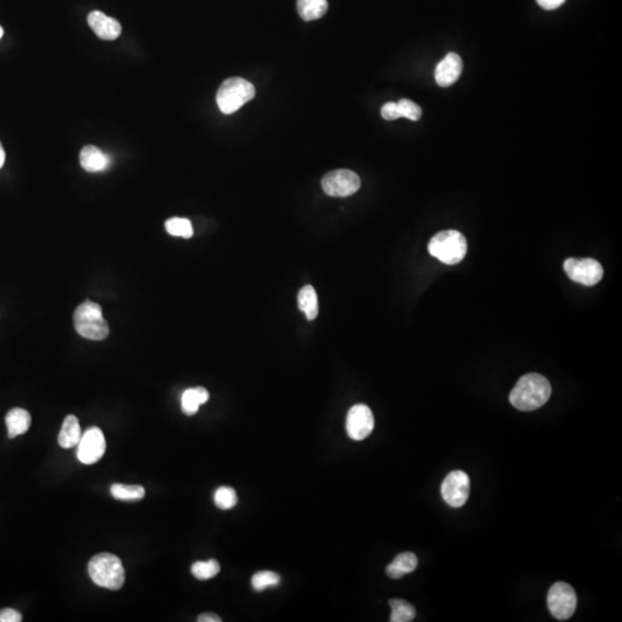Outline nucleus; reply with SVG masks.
<instances>
[{"label": "nucleus", "instance_id": "obj_1", "mask_svg": "<svg viewBox=\"0 0 622 622\" xmlns=\"http://www.w3.org/2000/svg\"><path fill=\"white\" fill-rule=\"evenodd\" d=\"M552 389L544 376L528 373L521 377L510 394L513 407L521 412H533L540 408L550 399Z\"/></svg>", "mask_w": 622, "mask_h": 622}, {"label": "nucleus", "instance_id": "obj_2", "mask_svg": "<svg viewBox=\"0 0 622 622\" xmlns=\"http://www.w3.org/2000/svg\"><path fill=\"white\" fill-rule=\"evenodd\" d=\"M88 572L96 586L109 590L121 589L125 583V568L119 556L112 553H99L92 556Z\"/></svg>", "mask_w": 622, "mask_h": 622}, {"label": "nucleus", "instance_id": "obj_3", "mask_svg": "<svg viewBox=\"0 0 622 622\" xmlns=\"http://www.w3.org/2000/svg\"><path fill=\"white\" fill-rule=\"evenodd\" d=\"M74 326L80 336L94 341L106 339L110 334L109 324L103 317L102 306L91 301H84L76 308Z\"/></svg>", "mask_w": 622, "mask_h": 622}, {"label": "nucleus", "instance_id": "obj_4", "mask_svg": "<svg viewBox=\"0 0 622 622\" xmlns=\"http://www.w3.org/2000/svg\"><path fill=\"white\" fill-rule=\"evenodd\" d=\"M431 256L447 265H455L464 260L468 244L464 234L455 230H443L432 237L428 246Z\"/></svg>", "mask_w": 622, "mask_h": 622}, {"label": "nucleus", "instance_id": "obj_5", "mask_svg": "<svg viewBox=\"0 0 622 622\" xmlns=\"http://www.w3.org/2000/svg\"><path fill=\"white\" fill-rule=\"evenodd\" d=\"M255 87L242 77H230L221 83L217 92L218 108L224 114H232L255 97Z\"/></svg>", "mask_w": 622, "mask_h": 622}, {"label": "nucleus", "instance_id": "obj_6", "mask_svg": "<svg viewBox=\"0 0 622 622\" xmlns=\"http://www.w3.org/2000/svg\"><path fill=\"white\" fill-rule=\"evenodd\" d=\"M577 605V597L573 588L565 582H556L547 593V606L553 618L565 621L572 618Z\"/></svg>", "mask_w": 622, "mask_h": 622}, {"label": "nucleus", "instance_id": "obj_7", "mask_svg": "<svg viewBox=\"0 0 622 622\" xmlns=\"http://www.w3.org/2000/svg\"><path fill=\"white\" fill-rule=\"evenodd\" d=\"M323 191L332 198H347L355 194L361 187V179L350 170L329 172L323 178Z\"/></svg>", "mask_w": 622, "mask_h": 622}, {"label": "nucleus", "instance_id": "obj_8", "mask_svg": "<svg viewBox=\"0 0 622 622\" xmlns=\"http://www.w3.org/2000/svg\"><path fill=\"white\" fill-rule=\"evenodd\" d=\"M563 270L575 283L593 286L602 280V264L593 258H568L563 263Z\"/></svg>", "mask_w": 622, "mask_h": 622}, {"label": "nucleus", "instance_id": "obj_9", "mask_svg": "<svg viewBox=\"0 0 622 622\" xmlns=\"http://www.w3.org/2000/svg\"><path fill=\"white\" fill-rule=\"evenodd\" d=\"M471 494V478L464 471H454L441 484V496L446 504L454 508L464 506Z\"/></svg>", "mask_w": 622, "mask_h": 622}, {"label": "nucleus", "instance_id": "obj_10", "mask_svg": "<svg viewBox=\"0 0 622 622\" xmlns=\"http://www.w3.org/2000/svg\"><path fill=\"white\" fill-rule=\"evenodd\" d=\"M375 428V418L371 409L366 405L353 406L346 420V429L349 438L353 440L360 441L371 435Z\"/></svg>", "mask_w": 622, "mask_h": 622}, {"label": "nucleus", "instance_id": "obj_11", "mask_svg": "<svg viewBox=\"0 0 622 622\" xmlns=\"http://www.w3.org/2000/svg\"><path fill=\"white\" fill-rule=\"evenodd\" d=\"M106 441L103 431L97 427L88 429L77 444V459L84 464L98 462L105 453Z\"/></svg>", "mask_w": 622, "mask_h": 622}, {"label": "nucleus", "instance_id": "obj_12", "mask_svg": "<svg viewBox=\"0 0 622 622\" xmlns=\"http://www.w3.org/2000/svg\"><path fill=\"white\" fill-rule=\"evenodd\" d=\"M464 69V63L458 53H448L436 67L435 79L438 86L446 88L458 81Z\"/></svg>", "mask_w": 622, "mask_h": 622}, {"label": "nucleus", "instance_id": "obj_13", "mask_svg": "<svg viewBox=\"0 0 622 622\" xmlns=\"http://www.w3.org/2000/svg\"><path fill=\"white\" fill-rule=\"evenodd\" d=\"M88 23L96 36L103 40H117L121 34L120 23L99 10H94L88 15Z\"/></svg>", "mask_w": 622, "mask_h": 622}, {"label": "nucleus", "instance_id": "obj_14", "mask_svg": "<svg viewBox=\"0 0 622 622\" xmlns=\"http://www.w3.org/2000/svg\"><path fill=\"white\" fill-rule=\"evenodd\" d=\"M80 163L83 170L97 173L108 170L111 164V159L95 145H86L80 152Z\"/></svg>", "mask_w": 622, "mask_h": 622}, {"label": "nucleus", "instance_id": "obj_15", "mask_svg": "<svg viewBox=\"0 0 622 622\" xmlns=\"http://www.w3.org/2000/svg\"><path fill=\"white\" fill-rule=\"evenodd\" d=\"M5 422H6L8 438L13 439L17 436L26 434L29 430L30 424H31V416L26 409L13 408L7 413Z\"/></svg>", "mask_w": 622, "mask_h": 622}, {"label": "nucleus", "instance_id": "obj_16", "mask_svg": "<svg viewBox=\"0 0 622 622\" xmlns=\"http://www.w3.org/2000/svg\"><path fill=\"white\" fill-rule=\"evenodd\" d=\"M82 437L79 420L74 415H68L64 421L63 427L58 436V444L63 448H73L77 446Z\"/></svg>", "mask_w": 622, "mask_h": 622}, {"label": "nucleus", "instance_id": "obj_17", "mask_svg": "<svg viewBox=\"0 0 622 622\" xmlns=\"http://www.w3.org/2000/svg\"><path fill=\"white\" fill-rule=\"evenodd\" d=\"M417 556L412 552L400 553L389 566L386 567V574L391 579H401L406 574H410L417 567Z\"/></svg>", "mask_w": 622, "mask_h": 622}, {"label": "nucleus", "instance_id": "obj_18", "mask_svg": "<svg viewBox=\"0 0 622 622\" xmlns=\"http://www.w3.org/2000/svg\"><path fill=\"white\" fill-rule=\"evenodd\" d=\"M209 398H210L209 392L202 386L186 390L182 397V412L187 416H193L198 412L200 406L205 403Z\"/></svg>", "mask_w": 622, "mask_h": 622}, {"label": "nucleus", "instance_id": "obj_19", "mask_svg": "<svg viewBox=\"0 0 622 622\" xmlns=\"http://www.w3.org/2000/svg\"><path fill=\"white\" fill-rule=\"evenodd\" d=\"M297 304L299 309L306 315V320H313L318 316V297L313 286L306 285L299 290Z\"/></svg>", "mask_w": 622, "mask_h": 622}, {"label": "nucleus", "instance_id": "obj_20", "mask_svg": "<svg viewBox=\"0 0 622 622\" xmlns=\"http://www.w3.org/2000/svg\"><path fill=\"white\" fill-rule=\"evenodd\" d=\"M329 7L326 0H297V12L304 21L318 20Z\"/></svg>", "mask_w": 622, "mask_h": 622}, {"label": "nucleus", "instance_id": "obj_21", "mask_svg": "<svg viewBox=\"0 0 622 622\" xmlns=\"http://www.w3.org/2000/svg\"><path fill=\"white\" fill-rule=\"evenodd\" d=\"M111 494L117 501H141L145 496V487L141 485H126V484H113L111 487Z\"/></svg>", "mask_w": 622, "mask_h": 622}, {"label": "nucleus", "instance_id": "obj_22", "mask_svg": "<svg viewBox=\"0 0 622 622\" xmlns=\"http://www.w3.org/2000/svg\"><path fill=\"white\" fill-rule=\"evenodd\" d=\"M390 606L392 609L390 621L410 622L415 619L416 611L410 602H406L403 599H391Z\"/></svg>", "mask_w": 622, "mask_h": 622}, {"label": "nucleus", "instance_id": "obj_23", "mask_svg": "<svg viewBox=\"0 0 622 622\" xmlns=\"http://www.w3.org/2000/svg\"><path fill=\"white\" fill-rule=\"evenodd\" d=\"M165 228L168 230V233L171 234L173 237L189 239L194 235V228H193L191 221L187 218H170L165 223Z\"/></svg>", "mask_w": 622, "mask_h": 622}, {"label": "nucleus", "instance_id": "obj_24", "mask_svg": "<svg viewBox=\"0 0 622 622\" xmlns=\"http://www.w3.org/2000/svg\"><path fill=\"white\" fill-rule=\"evenodd\" d=\"M221 572V565L217 560L210 559L207 561H196L191 566V574L198 579L207 581L214 579Z\"/></svg>", "mask_w": 622, "mask_h": 622}, {"label": "nucleus", "instance_id": "obj_25", "mask_svg": "<svg viewBox=\"0 0 622 622\" xmlns=\"http://www.w3.org/2000/svg\"><path fill=\"white\" fill-rule=\"evenodd\" d=\"M280 583V576L271 570H262L253 574L251 586L255 591H264L271 586H276Z\"/></svg>", "mask_w": 622, "mask_h": 622}, {"label": "nucleus", "instance_id": "obj_26", "mask_svg": "<svg viewBox=\"0 0 622 622\" xmlns=\"http://www.w3.org/2000/svg\"><path fill=\"white\" fill-rule=\"evenodd\" d=\"M214 504L221 510H230L237 504V492L233 487H221L214 494Z\"/></svg>", "mask_w": 622, "mask_h": 622}, {"label": "nucleus", "instance_id": "obj_27", "mask_svg": "<svg viewBox=\"0 0 622 622\" xmlns=\"http://www.w3.org/2000/svg\"><path fill=\"white\" fill-rule=\"evenodd\" d=\"M399 110L401 113V118H407L413 121H417L422 117V109L416 103L410 99H400L398 102Z\"/></svg>", "mask_w": 622, "mask_h": 622}, {"label": "nucleus", "instance_id": "obj_28", "mask_svg": "<svg viewBox=\"0 0 622 622\" xmlns=\"http://www.w3.org/2000/svg\"><path fill=\"white\" fill-rule=\"evenodd\" d=\"M380 113H382L383 118L385 119V120H389V121L401 118V113H400V110H399L398 103H386L385 105L383 106Z\"/></svg>", "mask_w": 622, "mask_h": 622}, {"label": "nucleus", "instance_id": "obj_29", "mask_svg": "<svg viewBox=\"0 0 622 622\" xmlns=\"http://www.w3.org/2000/svg\"><path fill=\"white\" fill-rule=\"evenodd\" d=\"M22 621V614L17 612V609H0V622H20Z\"/></svg>", "mask_w": 622, "mask_h": 622}, {"label": "nucleus", "instance_id": "obj_30", "mask_svg": "<svg viewBox=\"0 0 622 622\" xmlns=\"http://www.w3.org/2000/svg\"><path fill=\"white\" fill-rule=\"evenodd\" d=\"M536 1L540 7L547 10H556L565 3V0H536Z\"/></svg>", "mask_w": 622, "mask_h": 622}, {"label": "nucleus", "instance_id": "obj_31", "mask_svg": "<svg viewBox=\"0 0 622 622\" xmlns=\"http://www.w3.org/2000/svg\"><path fill=\"white\" fill-rule=\"evenodd\" d=\"M198 621L200 622H221V616H218L217 614H214V613H203L201 616H198Z\"/></svg>", "mask_w": 622, "mask_h": 622}, {"label": "nucleus", "instance_id": "obj_32", "mask_svg": "<svg viewBox=\"0 0 622 622\" xmlns=\"http://www.w3.org/2000/svg\"><path fill=\"white\" fill-rule=\"evenodd\" d=\"M5 159H6V155H5V150H3L1 142H0V168H3V164H5Z\"/></svg>", "mask_w": 622, "mask_h": 622}, {"label": "nucleus", "instance_id": "obj_33", "mask_svg": "<svg viewBox=\"0 0 622 622\" xmlns=\"http://www.w3.org/2000/svg\"><path fill=\"white\" fill-rule=\"evenodd\" d=\"M3 28H1V27H0V38H1V37H3Z\"/></svg>", "mask_w": 622, "mask_h": 622}]
</instances>
